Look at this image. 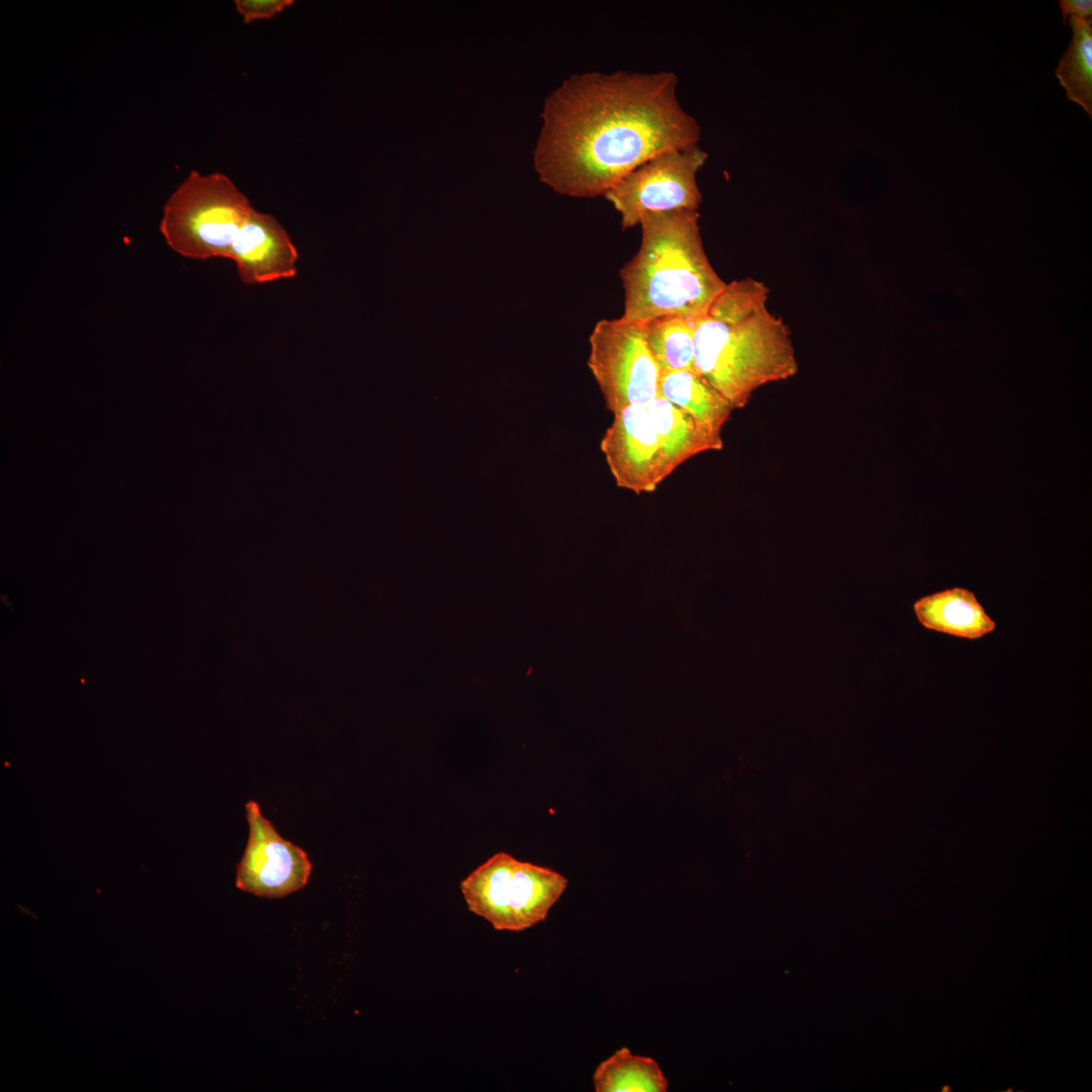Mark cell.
<instances>
[{"label":"cell","instance_id":"cell-9","mask_svg":"<svg viewBox=\"0 0 1092 1092\" xmlns=\"http://www.w3.org/2000/svg\"><path fill=\"white\" fill-rule=\"evenodd\" d=\"M600 447L620 488L652 492L670 475L645 406L615 413Z\"/></svg>","mask_w":1092,"mask_h":1092},{"label":"cell","instance_id":"cell-17","mask_svg":"<svg viewBox=\"0 0 1092 1092\" xmlns=\"http://www.w3.org/2000/svg\"><path fill=\"white\" fill-rule=\"evenodd\" d=\"M294 3L292 0H236L237 11L246 24L258 19H269Z\"/></svg>","mask_w":1092,"mask_h":1092},{"label":"cell","instance_id":"cell-4","mask_svg":"<svg viewBox=\"0 0 1092 1092\" xmlns=\"http://www.w3.org/2000/svg\"><path fill=\"white\" fill-rule=\"evenodd\" d=\"M253 209L248 197L224 174L191 171L169 196L160 221L167 245L194 260L228 258Z\"/></svg>","mask_w":1092,"mask_h":1092},{"label":"cell","instance_id":"cell-13","mask_svg":"<svg viewBox=\"0 0 1092 1092\" xmlns=\"http://www.w3.org/2000/svg\"><path fill=\"white\" fill-rule=\"evenodd\" d=\"M659 392L716 435L722 436L734 410L725 396L693 371L662 372Z\"/></svg>","mask_w":1092,"mask_h":1092},{"label":"cell","instance_id":"cell-6","mask_svg":"<svg viewBox=\"0 0 1092 1092\" xmlns=\"http://www.w3.org/2000/svg\"><path fill=\"white\" fill-rule=\"evenodd\" d=\"M589 347L587 365L611 413L645 406L660 396L661 371L645 340L643 322L601 320Z\"/></svg>","mask_w":1092,"mask_h":1092},{"label":"cell","instance_id":"cell-7","mask_svg":"<svg viewBox=\"0 0 1092 1092\" xmlns=\"http://www.w3.org/2000/svg\"><path fill=\"white\" fill-rule=\"evenodd\" d=\"M707 157L698 145L663 151L627 174L604 197L619 212L623 229L639 224L646 211L698 210L702 194L697 173Z\"/></svg>","mask_w":1092,"mask_h":1092},{"label":"cell","instance_id":"cell-8","mask_svg":"<svg viewBox=\"0 0 1092 1092\" xmlns=\"http://www.w3.org/2000/svg\"><path fill=\"white\" fill-rule=\"evenodd\" d=\"M245 808L249 838L237 866V888L264 898H281L302 889L312 869L307 853L277 832L256 801H248Z\"/></svg>","mask_w":1092,"mask_h":1092},{"label":"cell","instance_id":"cell-2","mask_svg":"<svg viewBox=\"0 0 1092 1092\" xmlns=\"http://www.w3.org/2000/svg\"><path fill=\"white\" fill-rule=\"evenodd\" d=\"M768 295L762 281L733 280L697 323L695 371L734 410L744 407L759 387L799 370L791 331L767 307Z\"/></svg>","mask_w":1092,"mask_h":1092},{"label":"cell","instance_id":"cell-1","mask_svg":"<svg viewBox=\"0 0 1092 1092\" xmlns=\"http://www.w3.org/2000/svg\"><path fill=\"white\" fill-rule=\"evenodd\" d=\"M673 72L573 75L545 100L534 150L542 182L572 197L604 196L669 149L698 145L701 127L676 98Z\"/></svg>","mask_w":1092,"mask_h":1092},{"label":"cell","instance_id":"cell-18","mask_svg":"<svg viewBox=\"0 0 1092 1092\" xmlns=\"http://www.w3.org/2000/svg\"><path fill=\"white\" fill-rule=\"evenodd\" d=\"M1059 6L1063 15V23L1066 24L1069 17H1077L1092 20L1091 0H1060Z\"/></svg>","mask_w":1092,"mask_h":1092},{"label":"cell","instance_id":"cell-12","mask_svg":"<svg viewBox=\"0 0 1092 1092\" xmlns=\"http://www.w3.org/2000/svg\"><path fill=\"white\" fill-rule=\"evenodd\" d=\"M645 407L670 474L690 458L723 448L721 435L710 432L662 396L656 397Z\"/></svg>","mask_w":1092,"mask_h":1092},{"label":"cell","instance_id":"cell-3","mask_svg":"<svg viewBox=\"0 0 1092 1092\" xmlns=\"http://www.w3.org/2000/svg\"><path fill=\"white\" fill-rule=\"evenodd\" d=\"M698 210L646 211L642 241L620 271L622 317L647 322L677 315L700 318L726 284L704 250Z\"/></svg>","mask_w":1092,"mask_h":1092},{"label":"cell","instance_id":"cell-19","mask_svg":"<svg viewBox=\"0 0 1092 1092\" xmlns=\"http://www.w3.org/2000/svg\"><path fill=\"white\" fill-rule=\"evenodd\" d=\"M7 599L8 598H7L6 595H4V594L1 595V602L5 603L12 611H14L13 607L11 606V604L8 602Z\"/></svg>","mask_w":1092,"mask_h":1092},{"label":"cell","instance_id":"cell-11","mask_svg":"<svg viewBox=\"0 0 1092 1092\" xmlns=\"http://www.w3.org/2000/svg\"><path fill=\"white\" fill-rule=\"evenodd\" d=\"M913 610L926 629L970 640L996 629L977 597L964 587H952L918 599Z\"/></svg>","mask_w":1092,"mask_h":1092},{"label":"cell","instance_id":"cell-14","mask_svg":"<svg viewBox=\"0 0 1092 1092\" xmlns=\"http://www.w3.org/2000/svg\"><path fill=\"white\" fill-rule=\"evenodd\" d=\"M593 1082L597 1092H665L668 1087L653 1059L633 1055L626 1046L597 1066Z\"/></svg>","mask_w":1092,"mask_h":1092},{"label":"cell","instance_id":"cell-10","mask_svg":"<svg viewBox=\"0 0 1092 1092\" xmlns=\"http://www.w3.org/2000/svg\"><path fill=\"white\" fill-rule=\"evenodd\" d=\"M229 259L246 284L292 278L297 273L298 253L288 233L273 215L255 208L239 231Z\"/></svg>","mask_w":1092,"mask_h":1092},{"label":"cell","instance_id":"cell-5","mask_svg":"<svg viewBox=\"0 0 1092 1092\" xmlns=\"http://www.w3.org/2000/svg\"><path fill=\"white\" fill-rule=\"evenodd\" d=\"M568 881L549 868L499 851L460 883L468 910L496 930L523 931L544 921Z\"/></svg>","mask_w":1092,"mask_h":1092},{"label":"cell","instance_id":"cell-16","mask_svg":"<svg viewBox=\"0 0 1092 1092\" xmlns=\"http://www.w3.org/2000/svg\"><path fill=\"white\" fill-rule=\"evenodd\" d=\"M1071 42L1059 60L1055 75L1067 97L1092 117V20L1069 17Z\"/></svg>","mask_w":1092,"mask_h":1092},{"label":"cell","instance_id":"cell-15","mask_svg":"<svg viewBox=\"0 0 1092 1092\" xmlns=\"http://www.w3.org/2000/svg\"><path fill=\"white\" fill-rule=\"evenodd\" d=\"M699 318L668 315L643 322L645 340L661 373L695 371V333Z\"/></svg>","mask_w":1092,"mask_h":1092}]
</instances>
